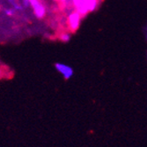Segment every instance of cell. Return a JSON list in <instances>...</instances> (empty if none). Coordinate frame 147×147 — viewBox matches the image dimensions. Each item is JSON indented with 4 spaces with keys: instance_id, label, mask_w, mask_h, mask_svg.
<instances>
[{
    "instance_id": "obj_1",
    "label": "cell",
    "mask_w": 147,
    "mask_h": 147,
    "mask_svg": "<svg viewBox=\"0 0 147 147\" xmlns=\"http://www.w3.org/2000/svg\"><path fill=\"white\" fill-rule=\"evenodd\" d=\"M100 6L99 0H73L72 7L83 18L89 13L95 11Z\"/></svg>"
},
{
    "instance_id": "obj_3",
    "label": "cell",
    "mask_w": 147,
    "mask_h": 147,
    "mask_svg": "<svg viewBox=\"0 0 147 147\" xmlns=\"http://www.w3.org/2000/svg\"><path fill=\"white\" fill-rule=\"evenodd\" d=\"M34 15L38 20H42L47 15V7L42 0H28Z\"/></svg>"
},
{
    "instance_id": "obj_6",
    "label": "cell",
    "mask_w": 147,
    "mask_h": 147,
    "mask_svg": "<svg viewBox=\"0 0 147 147\" xmlns=\"http://www.w3.org/2000/svg\"><path fill=\"white\" fill-rule=\"evenodd\" d=\"M3 12L7 17H14L17 13V11L13 9V7H5V8H4Z\"/></svg>"
},
{
    "instance_id": "obj_8",
    "label": "cell",
    "mask_w": 147,
    "mask_h": 147,
    "mask_svg": "<svg viewBox=\"0 0 147 147\" xmlns=\"http://www.w3.org/2000/svg\"><path fill=\"white\" fill-rule=\"evenodd\" d=\"M50 1H52V2H54V3H59L60 2V0H50Z\"/></svg>"
},
{
    "instance_id": "obj_2",
    "label": "cell",
    "mask_w": 147,
    "mask_h": 147,
    "mask_svg": "<svg viewBox=\"0 0 147 147\" xmlns=\"http://www.w3.org/2000/svg\"><path fill=\"white\" fill-rule=\"evenodd\" d=\"M83 19L84 18L80 15L77 11L75 10L70 11L68 15L65 18L67 30L70 31L71 33H75L79 28Z\"/></svg>"
},
{
    "instance_id": "obj_5",
    "label": "cell",
    "mask_w": 147,
    "mask_h": 147,
    "mask_svg": "<svg viewBox=\"0 0 147 147\" xmlns=\"http://www.w3.org/2000/svg\"><path fill=\"white\" fill-rule=\"evenodd\" d=\"M57 37L59 39V41H61L62 42L67 43L71 39V33L68 30H63L58 34Z\"/></svg>"
},
{
    "instance_id": "obj_4",
    "label": "cell",
    "mask_w": 147,
    "mask_h": 147,
    "mask_svg": "<svg viewBox=\"0 0 147 147\" xmlns=\"http://www.w3.org/2000/svg\"><path fill=\"white\" fill-rule=\"evenodd\" d=\"M55 68L63 76V78L64 79L71 78L74 74V71L71 66L65 64V63H56Z\"/></svg>"
},
{
    "instance_id": "obj_7",
    "label": "cell",
    "mask_w": 147,
    "mask_h": 147,
    "mask_svg": "<svg viewBox=\"0 0 147 147\" xmlns=\"http://www.w3.org/2000/svg\"><path fill=\"white\" fill-rule=\"evenodd\" d=\"M6 1H7L8 3H10L11 5H12L13 3H14V2L16 1V0H6Z\"/></svg>"
},
{
    "instance_id": "obj_9",
    "label": "cell",
    "mask_w": 147,
    "mask_h": 147,
    "mask_svg": "<svg viewBox=\"0 0 147 147\" xmlns=\"http://www.w3.org/2000/svg\"><path fill=\"white\" fill-rule=\"evenodd\" d=\"M99 1H100V2H101V1H103V0H99Z\"/></svg>"
}]
</instances>
